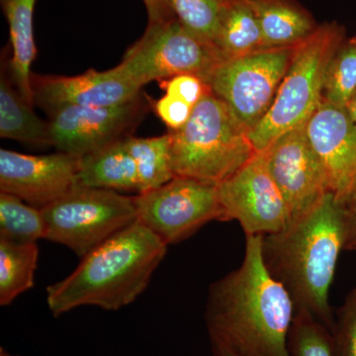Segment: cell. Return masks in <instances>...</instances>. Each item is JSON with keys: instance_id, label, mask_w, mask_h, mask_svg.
<instances>
[{"instance_id": "1", "label": "cell", "mask_w": 356, "mask_h": 356, "mask_svg": "<svg viewBox=\"0 0 356 356\" xmlns=\"http://www.w3.org/2000/svg\"><path fill=\"white\" fill-rule=\"evenodd\" d=\"M245 236L242 266L209 288V337L238 356H289L294 303L264 264L262 236Z\"/></svg>"}, {"instance_id": "2", "label": "cell", "mask_w": 356, "mask_h": 356, "mask_svg": "<svg viewBox=\"0 0 356 356\" xmlns=\"http://www.w3.org/2000/svg\"><path fill=\"white\" fill-rule=\"evenodd\" d=\"M344 243L343 206L331 191L282 231L262 236L264 264L289 293L295 311L308 312L331 332L336 318L330 288Z\"/></svg>"}, {"instance_id": "3", "label": "cell", "mask_w": 356, "mask_h": 356, "mask_svg": "<svg viewBox=\"0 0 356 356\" xmlns=\"http://www.w3.org/2000/svg\"><path fill=\"white\" fill-rule=\"evenodd\" d=\"M165 245L147 227L135 222L81 259L65 280L47 288L55 317L81 306L116 311L146 290L166 254Z\"/></svg>"}, {"instance_id": "4", "label": "cell", "mask_w": 356, "mask_h": 356, "mask_svg": "<svg viewBox=\"0 0 356 356\" xmlns=\"http://www.w3.org/2000/svg\"><path fill=\"white\" fill-rule=\"evenodd\" d=\"M170 133L175 177L218 185L257 154L247 129L210 89L184 127Z\"/></svg>"}, {"instance_id": "5", "label": "cell", "mask_w": 356, "mask_h": 356, "mask_svg": "<svg viewBox=\"0 0 356 356\" xmlns=\"http://www.w3.org/2000/svg\"><path fill=\"white\" fill-rule=\"evenodd\" d=\"M346 30L337 21L324 22L310 38L295 47L271 108L250 134L257 153L293 129L303 127L323 102L325 72Z\"/></svg>"}, {"instance_id": "6", "label": "cell", "mask_w": 356, "mask_h": 356, "mask_svg": "<svg viewBox=\"0 0 356 356\" xmlns=\"http://www.w3.org/2000/svg\"><path fill=\"white\" fill-rule=\"evenodd\" d=\"M41 210L46 240L65 245L81 259L137 222L134 197L79 185Z\"/></svg>"}, {"instance_id": "7", "label": "cell", "mask_w": 356, "mask_h": 356, "mask_svg": "<svg viewBox=\"0 0 356 356\" xmlns=\"http://www.w3.org/2000/svg\"><path fill=\"white\" fill-rule=\"evenodd\" d=\"M222 62L214 44L199 38L177 18L147 24L146 32L129 50L117 69L143 88L181 74L205 79Z\"/></svg>"}, {"instance_id": "8", "label": "cell", "mask_w": 356, "mask_h": 356, "mask_svg": "<svg viewBox=\"0 0 356 356\" xmlns=\"http://www.w3.org/2000/svg\"><path fill=\"white\" fill-rule=\"evenodd\" d=\"M294 50L295 47L268 49L222 60L203 83L250 134L273 106Z\"/></svg>"}, {"instance_id": "9", "label": "cell", "mask_w": 356, "mask_h": 356, "mask_svg": "<svg viewBox=\"0 0 356 356\" xmlns=\"http://www.w3.org/2000/svg\"><path fill=\"white\" fill-rule=\"evenodd\" d=\"M134 200L137 221L166 245L186 240L207 222H222L218 185L193 178L175 177Z\"/></svg>"}, {"instance_id": "10", "label": "cell", "mask_w": 356, "mask_h": 356, "mask_svg": "<svg viewBox=\"0 0 356 356\" xmlns=\"http://www.w3.org/2000/svg\"><path fill=\"white\" fill-rule=\"evenodd\" d=\"M142 96L119 105L60 107L49 113L50 144L77 159L125 139L147 111Z\"/></svg>"}, {"instance_id": "11", "label": "cell", "mask_w": 356, "mask_h": 356, "mask_svg": "<svg viewBox=\"0 0 356 356\" xmlns=\"http://www.w3.org/2000/svg\"><path fill=\"white\" fill-rule=\"evenodd\" d=\"M222 222L236 220L245 235L278 233L290 221L289 211L264 153H257L238 172L218 184Z\"/></svg>"}, {"instance_id": "12", "label": "cell", "mask_w": 356, "mask_h": 356, "mask_svg": "<svg viewBox=\"0 0 356 356\" xmlns=\"http://www.w3.org/2000/svg\"><path fill=\"white\" fill-rule=\"evenodd\" d=\"M261 153L286 202L290 221L309 212L330 191L327 175L305 126L283 134Z\"/></svg>"}, {"instance_id": "13", "label": "cell", "mask_w": 356, "mask_h": 356, "mask_svg": "<svg viewBox=\"0 0 356 356\" xmlns=\"http://www.w3.org/2000/svg\"><path fill=\"white\" fill-rule=\"evenodd\" d=\"M79 159L69 154L31 156L0 149V192L42 208L76 185Z\"/></svg>"}, {"instance_id": "14", "label": "cell", "mask_w": 356, "mask_h": 356, "mask_svg": "<svg viewBox=\"0 0 356 356\" xmlns=\"http://www.w3.org/2000/svg\"><path fill=\"white\" fill-rule=\"evenodd\" d=\"M31 86L35 104L47 113L60 107H102L131 102L140 95L138 84L129 81L117 69L97 72L88 70L74 76L32 74Z\"/></svg>"}, {"instance_id": "15", "label": "cell", "mask_w": 356, "mask_h": 356, "mask_svg": "<svg viewBox=\"0 0 356 356\" xmlns=\"http://www.w3.org/2000/svg\"><path fill=\"white\" fill-rule=\"evenodd\" d=\"M332 192L341 204L356 187V132L343 107L323 102L305 125Z\"/></svg>"}, {"instance_id": "16", "label": "cell", "mask_w": 356, "mask_h": 356, "mask_svg": "<svg viewBox=\"0 0 356 356\" xmlns=\"http://www.w3.org/2000/svg\"><path fill=\"white\" fill-rule=\"evenodd\" d=\"M261 26L264 46L293 48L305 42L318 26L298 0H248Z\"/></svg>"}, {"instance_id": "17", "label": "cell", "mask_w": 356, "mask_h": 356, "mask_svg": "<svg viewBox=\"0 0 356 356\" xmlns=\"http://www.w3.org/2000/svg\"><path fill=\"white\" fill-rule=\"evenodd\" d=\"M125 139L79 159L76 185L139 194L137 166Z\"/></svg>"}, {"instance_id": "18", "label": "cell", "mask_w": 356, "mask_h": 356, "mask_svg": "<svg viewBox=\"0 0 356 356\" xmlns=\"http://www.w3.org/2000/svg\"><path fill=\"white\" fill-rule=\"evenodd\" d=\"M37 0H1L10 35L11 57L8 60L9 72L26 102L34 106L31 86V65L37 55L33 15Z\"/></svg>"}, {"instance_id": "19", "label": "cell", "mask_w": 356, "mask_h": 356, "mask_svg": "<svg viewBox=\"0 0 356 356\" xmlns=\"http://www.w3.org/2000/svg\"><path fill=\"white\" fill-rule=\"evenodd\" d=\"M0 79V137L32 145L50 144L49 122L40 119L20 95L9 72L4 54Z\"/></svg>"}, {"instance_id": "20", "label": "cell", "mask_w": 356, "mask_h": 356, "mask_svg": "<svg viewBox=\"0 0 356 356\" xmlns=\"http://www.w3.org/2000/svg\"><path fill=\"white\" fill-rule=\"evenodd\" d=\"M213 44L222 60L266 50L261 26L248 0H227Z\"/></svg>"}, {"instance_id": "21", "label": "cell", "mask_w": 356, "mask_h": 356, "mask_svg": "<svg viewBox=\"0 0 356 356\" xmlns=\"http://www.w3.org/2000/svg\"><path fill=\"white\" fill-rule=\"evenodd\" d=\"M37 243L0 238V304L10 305L16 297L34 286L38 264Z\"/></svg>"}, {"instance_id": "22", "label": "cell", "mask_w": 356, "mask_h": 356, "mask_svg": "<svg viewBox=\"0 0 356 356\" xmlns=\"http://www.w3.org/2000/svg\"><path fill=\"white\" fill-rule=\"evenodd\" d=\"M125 142L137 166L140 193L158 188L175 177L170 159V133L153 138L129 136Z\"/></svg>"}, {"instance_id": "23", "label": "cell", "mask_w": 356, "mask_h": 356, "mask_svg": "<svg viewBox=\"0 0 356 356\" xmlns=\"http://www.w3.org/2000/svg\"><path fill=\"white\" fill-rule=\"evenodd\" d=\"M43 212L21 199L0 193V238L15 243H37L46 238Z\"/></svg>"}, {"instance_id": "24", "label": "cell", "mask_w": 356, "mask_h": 356, "mask_svg": "<svg viewBox=\"0 0 356 356\" xmlns=\"http://www.w3.org/2000/svg\"><path fill=\"white\" fill-rule=\"evenodd\" d=\"M356 90V35L337 47L325 72L323 102L346 107Z\"/></svg>"}, {"instance_id": "25", "label": "cell", "mask_w": 356, "mask_h": 356, "mask_svg": "<svg viewBox=\"0 0 356 356\" xmlns=\"http://www.w3.org/2000/svg\"><path fill=\"white\" fill-rule=\"evenodd\" d=\"M289 356H334L332 332L308 312L295 311L289 339Z\"/></svg>"}, {"instance_id": "26", "label": "cell", "mask_w": 356, "mask_h": 356, "mask_svg": "<svg viewBox=\"0 0 356 356\" xmlns=\"http://www.w3.org/2000/svg\"><path fill=\"white\" fill-rule=\"evenodd\" d=\"M227 0H168L175 17L199 38L213 44Z\"/></svg>"}, {"instance_id": "27", "label": "cell", "mask_w": 356, "mask_h": 356, "mask_svg": "<svg viewBox=\"0 0 356 356\" xmlns=\"http://www.w3.org/2000/svg\"><path fill=\"white\" fill-rule=\"evenodd\" d=\"M332 339L334 356H356V288L337 312Z\"/></svg>"}, {"instance_id": "28", "label": "cell", "mask_w": 356, "mask_h": 356, "mask_svg": "<svg viewBox=\"0 0 356 356\" xmlns=\"http://www.w3.org/2000/svg\"><path fill=\"white\" fill-rule=\"evenodd\" d=\"M165 95L173 96L194 107L209 90L200 77L193 74L173 76L166 81Z\"/></svg>"}, {"instance_id": "29", "label": "cell", "mask_w": 356, "mask_h": 356, "mask_svg": "<svg viewBox=\"0 0 356 356\" xmlns=\"http://www.w3.org/2000/svg\"><path fill=\"white\" fill-rule=\"evenodd\" d=\"M193 108L186 102L168 95L163 96L154 103V111L170 131L184 127L191 118Z\"/></svg>"}, {"instance_id": "30", "label": "cell", "mask_w": 356, "mask_h": 356, "mask_svg": "<svg viewBox=\"0 0 356 356\" xmlns=\"http://www.w3.org/2000/svg\"><path fill=\"white\" fill-rule=\"evenodd\" d=\"M344 227H346V243L344 250H356V187L350 197L343 203Z\"/></svg>"}, {"instance_id": "31", "label": "cell", "mask_w": 356, "mask_h": 356, "mask_svg": "<svg viewBox=\"0 0 356 356\" xmlns=\"http://www.w3.org/2000/svg\"><path fill=\"white\" fill-rule=\"evenodd\" d=\"M146 6L149 25L165 22L175 18L168 0H143Z\"/></svg>"}, {"instance_id": "32", "label": "cell", "mask_w": 356, "mask_h": 356, "mask_svg": "<svg viewBox=\"0 0 356 356\" xmlns=\"http://www.w3.org/2000/svg\"><path fill=\"white\" fill-rule=\"evenodd\" d=\"M210 343L213 356H238L233 350H229L226 344L221 343L214 337H210Z\"/></svg>"}, {"instance_id": "33", "label": "cell", "mask_w": 356, "mask_h": 356, "mask_svg": "<svg viewBox=\"0 0 356 356\" xmlns=\"http://www.w3.org/2000/svg\"><path fill=\"white\" fill-rule=\"evenodd\" d=\"M346 113L350 117L351 123H353V128H355L356 132V90L351 96L350 99L348 100V104L344 107Z\"/></svg>"}, {"instance_id": "34", "label": "cell", "mask_w": 356, "mask_h": 356, "mask_svg": "<svg viewBox=\"0 0 356 356\" xmlns=\"http://www.w3.org/2000/svg\"><path fill=\"white\" fill-rule=\"evenodd\" d=\"M0 356H17V355H11V353H9L8 351H6L4 350L3 348H0Z\"/></svg>"}]
</instances>
